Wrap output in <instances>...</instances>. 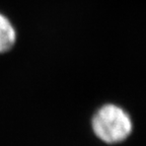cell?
<instances>
[{
  "mask_svg": "<svg viewBox=\"0 0 146 146\" xmlns=\"http://www.w3.org/2000/svg\"><path fill=\"white\" fill-rule=\"evenodd\" d=\"M91 125L96 137L109 144L124 141L133 129L130 116L116 105H105L100 108L92 118Z\"/></svg>",
  "mask_w": 146,
  "mask_h": 146,
  "instance_id": "cell-1",
  "label": "cell"
},
{
  "mask_svg": "<svg viewBox=\"0 0 146 146\" xmlns=\"http://www.w3.org/2000/svg\"><path fill=\"white\" fill-rule=\"evenodd\" d=\"M15 31L5 16L0 14V53L9 51L15 43Z\"/></svg>",
  "mask_w": 146,
  "mask_h": 146,
  "instance_id": "cell-2",
  "label": "cell"
}]
</instances>
